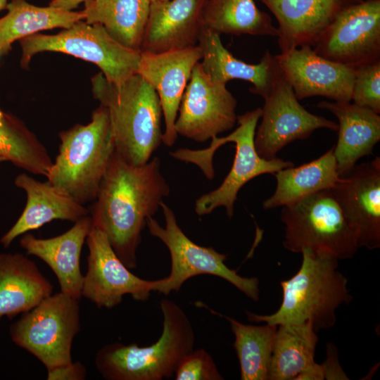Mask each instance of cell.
Listing matches in <instances>:
<instances>
[{
    "label": "cell",
    "mask_w": 380,
    "mask_h": 380,
    "mask_svg": "<svg viewBox=\"0 0 380 380\" xmlns=\"http://www.w3.org/2000/svg\"><path fill=\"white\" fill-rule=\"evenodd\" d=\"M88 1L91 0H51L49 3V6L65 10L72 11L81 3H84Z\"/></svg>",
    "instance_id": "cell-37"
},
{
    "label": "cell",
    "mask_w": 380,
    "mask_h": 380,
    "mask_svg": "<svg viewBox=\"0 0 380 380\" xmlns=\"http://www.w3.org/2000/svg\"><path fill=\"white\" fill-rule=\"evenodd\" d=\"M47 370L48 380H84L87 369L80 362H72Z\"/></svg>",
    "instance_id": "cell-34"
},
{
    "label": "cell",
    "mask_w": 380,
    "mask_h": 380,
    "mask_svg": "<svg viewBox=\"0 0 380 380\" xmlns=\"http://www.w3.org/2000/svg\"><path fill=\"white\" fill-rule=\"evenodd\" d=\"M14 184L26 193L27 202L18 219L0 239L5 248H8L17 237L52 220H68L75 223L89 215V210L83 204L48 181L40 182L26 173H21L16 176Z\"/></svg>",
    "instance_id": "cell-21"
},
{
    "label": "cell",
    "mask_w": 380,
    "mask_h": 380,
    "mask_svg": "<svg viewBox=\"0 0 380 380\" xmlns=\"http://www.w3.org/2000/svg\"><path fill=\"white\" fill-rule=\"evenodd\" d=\"M6 9V15L0 18V54L8 52L15 40L42 30L66 29L85 18L83 11L37 6L26 0H11Z\"/></svg>",
    "instance_id": "cell-27"
},
{
    "label": "cell",
    "mask_w": 380,
    "mask_h": 380,
    "mask_svg": "<svg viewBox=\"0 0 380 380\" xmlns=\"http://www.w3.org/2000/svg\"><path fill=\"white\" fill-rule=\"evenodd\" d=\"M1 162H4V160L2 158H0V163H1Z\"/></svg>",
    "instance_id": "cell-40"
},
{
    "label": "cell",
    "mask_w": 380,
    "mask_h": 380,
    "mask_svg": "<svg viewBox=\"0 0 380 380\" xmlns=\"http://www.w3.org/2000/svg\"><path fill=\"white\" fill-rule=\"evenodd\" d=\"M325 374L322 364L316 362L300 373L296 380H323Z\"/></svg>",
    "instance_id": "cell-36"
},
{
    "label": "cell",
    "mask_w": 380,
    "mask_h": 380,
    "mask_svg": "<svg viewBox=\"0 0 380 380\" xmlns=\"http://www.w3.org/2000/svg\"><path fill=\"white\" fill-rule=\"evenodd\" d=\"M281 221L285 226L282 245L289 251L300 253L307 248L343 260L352 258L359 248L356 230L341 210L331 189L283 206Z\"/></svg>",
    "instance_id": "cell-7"
},
{
    "label": "cell",
    "mask_w": 380,
    "mask_h": 380,
    "mask_svg": "<svg viewBox=\"0 0 380 380\" xmlns=\"http://www.w3.org/2000/svg\"><path fill=\"white\" fill-rule=\"evenodd\" d=\"M176 380H222L213 357L203 348L192 350L179 362Z\"/></svg>",
    "instance_id": "cell-33"
},
{
    "label": "cell",
    "mask_w": 380,
    "mask_h": 380,
    "mask_svg": "<svg viewBox=\"0 0 380 380\" xmlns=\"http://www.w3.org/2000/svg\"><path fill=\"white\" fill-rule=\"evenodd\" d=\"M170 191L158 157L135 165L115 151L89 215L92 225L104 232L129 270L137 267V251L147 219L155 215Z\"/></svg>",
    "instance_id": "cell-1"
},
{
    "label": "cell",
    "mask_w": 380,
    "mask_h": 380,
    "mask_svg": "<svg viewBox=\"0 0 380 380\" xmlns=\"http://www.w3.org/2000/svg\"><path fill=\"white\" fill-rule=\"evenodd\" d=\"M53 293L51 283L24 255L0 252V319L30 310Z\"/></svg>",
    "instance_id": "cell-24"
},
{
    "label": "cell",
    "mask_w": 380,
    "mask_h": 380,
    "mask_svg": "<svg viewBox=\"0 0 380 380\" xmlns=\"http://www.w3.org/2000/svg\"><path fill=\"white\" fill-rule=\"evenodd\" d=\"M201 59L198 45L154 53L141 51L137 73L156 91L165 121L162 142L172 146L177 138L175 121L194 66Z\"/></svg>",
    "instance_id": "cell-15"
},
{
    "label": "cell",
    "mask_w": 380,
    "mask_h": 380,
    "mask_svg": "<svg viewBox=\"0 0 380 380\" xmlns=\"http://www.w3.org/2000/svg\"><path fill=\"white\" fill-rule=\"evenodd\" d=\"M151 0H91L84 2V21L100 24L122 45L141 51Z\"/></svg>",
    "instance_id": "cell-26"
},
{
    "label": "cell",
    "mask_w": 380,
    "mask_h": 380,
    "mask_svg": "<svg viewBox=\"0 0 380 380\" xmlns=\"http://www.w3.org/2000/svg\"><path fill=\"white\" fill-rule=\"evenodd\" d=\"M237 101L226 84L211 80L200 62L194 66L184 92L175 130L198 142L232 129L237 122Z\"/></svg>",
    "instance_id": "cell-13"
},
{
    "label": "cell",
    "mask_w": 380,
    "mask_h": 380,
    "mask_svg": "<svg viewBox=\"0 0 380 380\" xmlns=\"http://www.w3.org/2000/svg\"><path fill=\"white\" fill-rule=\"evenodd\" d=\"M0 158L46 177L53 161L44 145L20 120L0 110Z\"/></svg>",
    "instance_id": "cell-31"
},
{
    "label": "cell",
    "mask_w": 380,
    "mask_h": 380,
    "mask_svg": "<svg viewBox=\"0 0 380 380\" xmlns=\"http://www.w3.org/2000/svg\"><path fill=\"white\" fill-rule=\"evenodd\" d=\"M163 317L158 340L148 346L115 342L95 357L98 372L108 380H162L173 375L181 360L194 350L195 334L184 311L174 301L160 303Z\"/></svg>",
    "instance_id": "cell-4"
},
{
    "label": "cell",
    "mask_w": 380,
    "mask_h": 380,
    "mask_svg": "<svg viewBox=\"0 0 380 380\" xmlns=\"http://www.w3.org/2000/svg\"><path fill=\"white\" fill-rule=\"evenodd\" d=\"M334 149L298 167L275 172L276 189L272 196L264 201L263 208L291 205L315 193L332 189L341 178Z\"/></svg>",
    "instance_id": "cell-25"
},
{
    "label": "cell",
    "mask_w": 380,
    "mask_h": 380,
    "mask_svg": "<svg viewBox=\"0 0 380 380\" xmlns=\"http://www.w3.org/2000/svg\"><path fill=\"white\" fill-rule=\"evenodd\" d=\"M261 122L254 143L260 156L270 160L291 142L305 139L317 129L338 130V124L308 111L297 99L282 71L263 98Z\"/></svg>",
    "instance_id": "cell-12"
},
{
    "label": "cell",
    "mask_w": 380,
    "mask_h": 380,
    "mask_svg": "<svg viewBox=\"0 0 380 380\" xmlns=\"http://www.w3.org/2000/svg\"><path fill=\"white\" fill-rule=\"evenodd\" d=\"M165 224L162 227L153 217L147 219L149 233L159 239L167 248L171 258L168 277L157 279L154 291L165 296L177 292L189 279L201 274L220 277L232 284L253 301L260 299L259 279L244 277L225 264L227 255L213 247H204L192 241L177 224L172 210L163 201L160 203Z\"/></svg>",
    "instance_id": "cell-9"
},
{
    "label": "cell",
    "mask_w": 380,
    "mask_h": 380,
    "mask_svg": "<svg viewBox=\"0 0 380 380\" xmlns=\"http://www.w3.org/2000/svg\"><path fill=\"white\" fill-rule=\"evenodd\" d=\"M318 342L310 322L278 325L269 367L268 380H296L315 362Z\"/></svg>",
    "instance_id": "cell-28"
},
{
    "label": "cell",
    "mask_w": 380,
    "mask_h": 380,
    "mask_svg": "<svg viewBox=\"0 0 380 380\" xmlns=\"http://www.w3.org/2000/svg\"><path fill=\"white\" fill-rule=\"evenodd\" d=\"M212 313L224 317L234 336V348L240 365L242 380H268L269 367L277 326L245 324L221 315L206 305Z\"/></svg>",
    "instance_id": "cell-30"
},
{
    "label": "cell",
    "mask_w": 380,
    "mask_h": 380,
    "mask_svg": "<svg viewBox=\"0 0 380 380\" xmlns=\"http://www.w3.org/2000/svg\"><path fill=\"white\" fill-rule=\"evenodd\" d=\"M167 1V0H151V2H154V1Z\"/></svg>",
    "instance_id": "cell-39"
},
{
    "label": "cell",
    "mask_w": 380,
    "mask_h": 380,
    "mask_svg": "<svg viewBox=\"0 0 380 380\" xmlns=\"http://www.w3.org/2000/svg\"><path fill=\"white\" fill-rule=\"evenodd\" d=\"M380 113V60L355 68L351 101Z\"/></svg>",
    "instance_id": "cell-32"
},
{
    "label": "cell",
    "mask_w": 380,
    "mask_h": 380,
    "mask_svg": "<svg viewBox=\"0 0 380 380\" xmlns=\"http://www.w3.org/2000/svg\"><path fill=\"white\" fill-rule=\"evenodd\" d=\"M80 312L79 300L61 291L52 293L10 326L11 338L46 369L68 364L80 329Z\"/></svg>",
    "instance_id": "cell-10"
},
{
    "label": "cell",
    "mask_w": 380,
    "mask_h": 380,
    "mask_svg": "<svg viewBox=\"0 0 380 380\" xmlns=\"http://www.w3.org/2000/svg\"><path fill=\"white\" fill-rule=\"evenodd\" d=\"M357 235L358 248L380 247V158L355 165L331 189Z\"/></svg>",
    "instance_id": "cell-16"
},
{
    "label": "cell",
    "mask_w": 380,
    "mask_h": 380,
    "mask_svg": "<svg viewBox=\"0 0 380 380\" xmlns=\"http://www.w3.org/2000/svg\"><path fill=\"white\" fill-rule=\"evenodd\" d=\"M20 42L23 68L27 67L34 55L56 51L95 64L108 81L115 84L138 72L141 51L118 42L101 25L88 24L84 20L58 34L36 33L21 39Z\"/></svg>",
    "instance_id": "cell-8"
},
{
    "label": "cell",
    "mask_w": 380,
    "mask_h": 380,
    "mask_svg": "<svg viewBox=\"0 0 380 380\" xmlns=\"http://www.w3.org/2000/svg\"><path fill=\"white\" fill-rule=\"evenodd\" d=\"M86 241L89 255L82 296L107 309L118 305L125 295L138 301L149 298L157 280L134 274L118 258L103 232L92 225Z\"/></svg>",
    "instance_id": "cell-14"
},
{
    "label": "cell",
    "mask_w": 380,
    "mask_h": 380,
    "mask_svg": "<svg viewBox=\"0 0 380 380\" xmlns=\"http://www.w3.org/2000/svg\"><path fill=\"white\" fill-rule=\"evenodd\" d=\"M203 27L215 32L277 37L271 17L254 0H208L203 13Z\"/></svg>",
    "instance_id": "cell-29"
},
{
    "label": "cell",
    "mask_w": 380,
    "mask_h": 380,
    "mask_svg": "<svg viewBox=\"0 0 380 380\" xmlns=\"http://www.w3.org/2000/svg\"><path fill=\"white\" fill-rule=\"evenodd\" d=\"M275 57L298 100L319 96L336 102L351 101L355 68L326 59L310 46Z\"/></svg>",
    "instance_id": "cell-17"
},
{
    "label": "cell",
    "mask_w": 380,
    "mask_h": 380,
    "mask_svg": "<svg viewBox=\"0 0 380 380\" xmlns=\"http://www.w3.org/2000/svg\"><path fill=\"white\" fill-rule=\"evenodd\" d=\"M317 107L329 110L338 119L334 154L339 176H345L359 159L370 155L379 141V114L350 102L322 101Z\"/></svg>",
    "instance_id": "cell-23"
},
{
    "label": "cell",
    "mask_w": 380,
    "mask_h": 380,
    "mask_svg": "<svg viewBox=\"0 0 380 380\" xmlns=\"http://www.w3.org/2000/svg\"><path fill=\"white\" fill-rule=\"evenodd\" d=\"M276 18L281 53L313 47L346 7L362 0H258Z\"/></svg>",
    "instance_id": "cell-18"
},
{
    "label": "cell",
    "mask_w": 380,
    "mask_h": 380,
    "mask_svg": "<svg viewBox=\"0 0 380 380\" xmlns=\"http://www.w3.org/2000/svg\"><path fill=\"white\" fill-rule=\"evenodd\" d=\"M327 353L326 360L322 363L324 379H348L339 364L338 350L333 343L327 344Z\"/></svg>",
    "instance_id": "cell-35"
},
{
    "label": "cell",
    "mask_w": 380,
    "mask_h": 380,
    "mask_svg": "<svg viewBox=\"0 0 380 380\" xmlns=\"http://www.w3.org/2000/svg\"><path fill=\"white\" fill-rule=\"evenodd\" d=\"M91 86L94 98L108 109L117 153L132 165L148 162L163 134L162 109L154 89L138 73L115 84L99 72Z\"/></svg>",
    "instance_id": "cell-3"
},
{
    "label": "cell",
    "mask_w": 380,
    "mask_h": 380,
    "mask_svg": "<svg viewBox=\"0 0 380 380\" xmlns=\"http://www.w3.org/2000/svg\"><path fill=\"white\" fill-rule=\"evenodd\" d=\"M300 253L298 272L280 282L282 300L278 310L271 315L246 311L250 322L275 326L310 322L317 332L334 326L336 310L353 300L348 279L338 270V260L307 248Z\"/></svg>",
    "instance_id": "cell-2"
},
{
    "label": "cell",
    "mask_w": 380,
    "mask_h": 380,
    "mask_svg": "<svg viewBox=\"0 0 380 380\" xmlns=\"http://www.w3.org/2000/svg\"><path fill=\"white\" fill-rule=\"evenodd\" d=\"M7 0H0V11L6 8Z\"/></svg>",
    "instance_id": "cell-38"
},
{
    "label": "cell",
    "mask_w": 380,
    "mask_h": 380,
    "mask_svg": "<svg viewBox=\"0 0 380 380\" xmlns=\"http://www.w3.org/2000/svg\"><path fill=\"white\" fill-rule=\"evenodd\" d=\"M312 49L353 68L380 60V0H362L343 8Z\"/></svg>",
    "instance_id": "cell-11"
},
{
    "label": "cell",
    "mask_w": 380,
    "mask_h": 380,
    "mask_svg": "<svg viewBox=\"0 0 380 380\" xmlns=\"http://www.w3.org/2000/svg\"><path fill=\"white\" fill-rule=\"evenodd\" d=\"M262 108L237 115L238 127L229 135L212 139L208 148L203 150L177 149L175 159L196 165L208 179L215 175L213 159L215 152L228 142L235 143L236 153L231 170L220 186L202 195L195 202V211L199 216L210 214L218 207L226 209L232 218L234 203L239 190L249 181L264 174H274L280 170L294 166L293 163L280 158L267 160L255 149L254 139Z\"/></svg>",
    "instance_id": "cell-6"
},
{
    "label": "cell",
    "mask_w": 380,
    "mask_h": 380,
    "mask_svg": "<svg viewBox=\"0 0 380 380\" xmlns=\"http://www.w3.org/2000/svg\"><path fill=\"white\" fill-rule=\"evenodd\" d=\"M197 45L201 51V65L213 80L227 84L238 79L252 84L250 91L265 98L281 70L274 55L266 51L260 63H247L236 57L222 44L220 34L203 27Z\"/></svg>",
    "instance_id": "cell-22"
},
{
    "label": "cell",
    "mask_w": 380,
    "mask_h": 380,
    "mask_svg": "<svg viewBox=\"0 0 380 380\" xmlns=\"http://www.w3.org/2000/svg\"><path fill=\"white\" fill-rule=\"evenodd\" d=\"M61 144L47 181L81 204L96 199L115 151L108 109L100 105L87 125L59 134Z\"/></svg>",
    "instance_id": "cell-5"
},
{
    "label": "cell",
    "mask_w": 380,
    "mask_h": 380,
    "mask_svg": "<svg viewBox=\"0 0 380 380\" xmlns=\"http://www.w3.org/2000/svg\"><path fill=\"white\" fill-rule=\"evenodd\" d=\"M91 227V218L87 215L58 236L39 239L27 232L20 240L27 254L39 258L51 269L61 291L77 300L82 297L84 279L80 270L81 253Z\"/></svg>",
    "instance_id": "cell-20"
},
{
    "label": "cell",
    "mask_w": 380,
    "mask_h": 380,
    "mask_svg": "<svg viewBox=\"0 0 380 380\" xmlns=\"http://www.w3.org/2000/svg\"><path fill=\"white\" fill-rule=\"evenodd\" d=\"M207 1L151 2L141 51L158 53L197 45Z\"/></svg>",
    "instance_id": "cell-19"
}]
</instances>
